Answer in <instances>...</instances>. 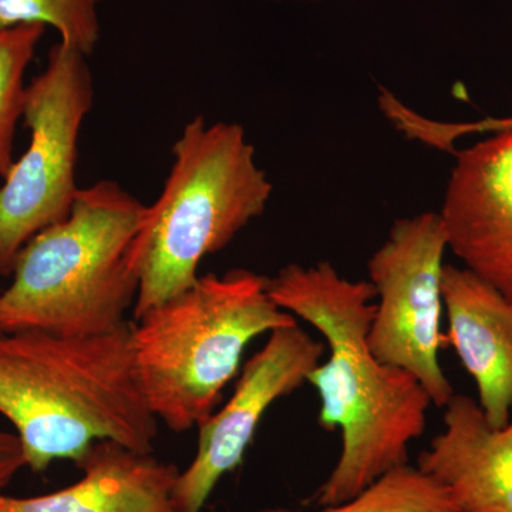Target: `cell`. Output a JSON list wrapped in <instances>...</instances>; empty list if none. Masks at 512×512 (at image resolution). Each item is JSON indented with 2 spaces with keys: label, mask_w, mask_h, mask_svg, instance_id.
<instances>
[{
  "label": "cell",
  "mask_w": 512,
  "mask_h": 512,
  "mask_svg": "<svg viewBox=\"0 0 512 512\" xmlns=\"http://www.w3.org/2000/svg\"><path fill=\"white\" fill-rule=\"evenodd\" d=\"M276 305L326 340L329 359L308 376L320 399L319 426L340 431L335 467L313 495L320 507L348 501L387 471L409 464L426 431L429 393L410 373L383 365L367 345L375 286L350 281L328 261L289 264L268 279Z\"/></svg>",
  "instance_id": "1"
},
{
  "label": "cell",
  "mask_w": 512,
  "mask_h": 512,
  "mask_svg": "<svg viewBox=\"0 0 512 512\" xmlns=\"http://www.w3.org/2000/svg\"><path fill=\"white\" fill-rule=\"evenodd\" d=\"M0 414L36 473L79 463L97 441L153 453L160 424L138 383L131 323L94 336L0 333Z\"/></svg>",
  "instance_id": "2"
},
{
  "label": "cell",
  "mask_w": 512,
  "mask_h": 512,
  "mask_svg": "<svg viewBox=\"0 0 512 512\" xmlns=\"http://www.w3.org/2000/svg\"><path fill=\"white\" fill-rule=\"evenodd\" d=\"M146 205L116 181L80 188L70 214L30 239L0 289V333L94 336L136 305L134 241Z\"/></svg>",
  "instance_id": "3"
},
{
  "label": "cell",
  "mask_w": 512,
  "mask_h": 512,
  "mask_svg": "<svg viewBox=\"0 0 512 512\" xmlns=\"http://www.w3.org/2000/svg\"><path fill=\"white\" fill-rule=\"evenodd\" d=\"M173 158L134 241V319L190 288L201 262L227 248L271 200V181L237 123L194 117L175 141Z\"/></svg>",
  "instance_id": "4"
},
{
  "label": "cell",
  "mask_w": 512,
  "mask_h": 512,
  "mask_svg": "<svg viewBox=\"0 0 512 512\" xmlns=\"http://www.w3.org/2000/svg\"><path fill=\"white\" fill-rule=\"evenodd\" d=\"M268 279L241 268L200 275L131 323L138 383L158 423L174 433L198 429L238 375L249 343L298 325L269 295Z\"/></svg>",
  "instance_id": "5"
},
{
  "label": "cell",
  "mask_w": 512,
  "mask_h": 512,
  "mask_svg": "<svg viewBox=\"0 0 512 512\" xmlns=\"http://www.w3.org/2000/svg\"><path fill=\"white\" fill-rule=\"evenodd\" d=\"M86 57L57 43L45 70L26 87L23 120L29 146L0 185V276L43 229L72 211L80 131L93 107V77Z\"/></svg>",
  "instance_id": "6"
},
{
  "label": "cell",
  "mask_w": 512,
  "mask_h": 512,
  "mask_svg": "<svg viewBox=\"0 0 512 512\" xmlns=\"http://www.w3.org/2000/svg\"><path fill=\"white\" fill-rule=\"evenodd\" d=\"M447 249L440 214L423 212L394 222L367 264L379 298L367 333L369 349L383 365L410 373L441 409L456 394L439 362Z\"/></svg>",
  "instance_id": "7"
},
{
  "label": "cell",
  "mask_w": 512,
  "mask_h": 512,
  "mask_svg": "<svg viewBox=\"0 0 512 512\" xmlns=\"http://www.w3.org/2000/svg\"><path fill=\"white\" fill-rule=\"evenodd\" d=\"M325 352V343L299 325L269 333L264 348L245 363L225 406L198 427L197 454L175 484L177 512L204 511L222 477L241 466L269 407L308 382Z\"/></svg>",
  "instance_id": "8"
},
{
  "label": "cell",
  "mask_w": 512,
  "mask_h": 512,
  "mask_svg": "<svg viewBox=\"0 0 512 512\" xmlns=\"http://www.w3.org/2000/svg\"><path fill=\"white\" fill-rule=\"evenodd\" d=\"M453 154L439 212L448 249L512 299V128Z\"/></svg>",
  "instance_id": "9"
},
{
  "label": "cell",
  "mask_w": 512,
  "mask_h": 512,
  "mask_svg": "<svg viewBox=\"0 0 512 512\" xmlns=\"http://www.w3.org/2000/svg\"><path fill=\"white\" fill-rule=\"evenodd\" d=\"M448 333L476 382L478 404L494 429L512 419V299L467 268L444 266L441 279Z\"/></svg>",
  "instance_id": "10"
},
{
  "label": "cell",
  "mask_w": 512,
  "mask_h": 512,
  "mask_svg": "<svg viewBox=\"0 0 512 512\" xmlns=\"http://www.w3.org/2000/svg\"><path fill=\"white\" fill-rule=\"evenodd\" d=\"M443 421L417 468L446 487L461 512H512V419L494 429L477 400L456 393Z\"/></svg>",
  "instance_id": "11"
},
{
  "label": "cell",
  "mask_w": 512,
  "mask_h": 512,
  "mask_svg": "<svg viewBox=\"0 0 512 512\" xmlns=\"http://www.w3.org/2000/svg\"><path fill=\"white\" fill-rule=\"evenodd\" d=\"M76 464L83 473L76 483L36 497L0 494V512H177L181 470L153 453L97 441Z\"/></svg>",
  "instance_id": "12"
},
{
  "label": "cell",
  "mask_w": 512,
  "mask_h": 512,
  "mask_svg": "<svg viewBox=\"0 0 512 512\" xmlns=\"http://www.w3.org/2000/svg\"><path fill=\"white\" fill-rule=\"evenodd\" d=\"M255 512H295L284 507ZM319 512H461L439 481L404 464L377 478L365 490L343 503L328 505Z\"/></svg>",
  "instance_id": "13"
},
{
  "label": "cell",
  "mask_w": 512,
  "mask_h": 512,
  "mask_svg": "<svg viewBox=\"0 0 512 512\" xmlns=\"http://www.w3.org/2000/svg\"><path fill=\"white\" fill-rule=\"evenodd\" d=\"M45 30L46 26L37 23L0 30V178L15 163L16 127L23 119L28 87L25 74Z\"/></svg>",
  "instance_id": "14"
},
{
  "label": "cell",
  "mask_w": 512,
  "mask_h": 512,
  "mask_svg": "<svg viewBox=\"0 0 512 512\" xmlns=\"http://www.w3.org/2000/svg\"><path fill=\"white\" fill-rule=\"evenodd\" d=\"M35 23L55 29L60 43L84 56L99 43L97 0H0V30Z\"/></svg>",
  "instance_id": "15"
},
{
  "label": "cell",
  "mask_w": 512,
  "mask_h": 512,
  "mask_svg": "<svg viewBox=\"0 0 512 512\" xmlns=\"http://www.w3.org/2000/svg\"><path fill=\"white\" fill-rule=\"evenodd\" d=\"M23 467H26V458L19 437L15 431L0 429V491L8 487Z\"/></svg>",
  "instance_id": "16"
},
{
  "label": "cell",
  "mask_w": 512,
  "mask_h": 512,
  "mask_svg": "<svg viewBox=\"0 0 512 512\" xmlns=\"http://www.w3.org/2000/svg\"><path fill=\"white\" fill-rule=\"evenodd\" d=\"M491 128H493V133L512 128V117H508V119H493L491 121Z\"/></svg>",
  "instance_id": "17"
},
{
  "label": "cell",
  "mask_w": 512,
  "mask_h": 512,
  "mask_svg": "<svg viewBox=\"0 0 512 512\" xmlns=\"http://www.w3.org/2000/svg\"><path fill=\"white\" fill-rule=\"evenodd\" d=\"M301 2H315V0H301Z\"/></svg>",
  "instance_id": "18"
}]
</instances>
